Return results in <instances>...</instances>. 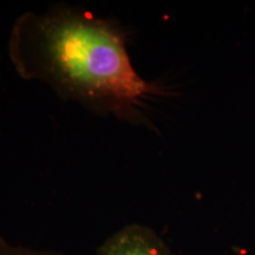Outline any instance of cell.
I'll return each instance as SVG.
<instances>
[{
    "instance_id": "obj_2",
    "label": "cell",
    "mask_w": 255,
    "mask_h": 255,
    "mask_svg": "<svg viewBox=\"0 0 255 255\" xmlns=\"http://www.w3.org/2000/svg\"><path fill=\"white\" fill-rule=\"evenodd\" d=\"M97 255H173L163 240L150 228L128 225L108 238Z\"/></svg>"
},
{
    "instance_id": "obj_3",
    "label": "cell",
    "mask_w": 255,
    "mask_h": 255,
    "mask_svg": "<svg viewBox=\"0 0 255 255\" xmlns=\"http://www.w3.org/2000/svg\"><path fill=\"white\" fill-rule=\"evenodd\" d=\"M0 255H60L53 252H43L28 250V248L12 246L4 239L0 238Z\"/></svg>"
},
{
    "instance_id": "obj_1",
    "label": "cell",
    "mask_w": 255,
    "mask_h": 255,
    "mask_svg": "<svg viewBox=\"0 0 255 255\" xmlns=\"http://www.w3.org/2000/svg\"><path fill=\"white\" fill-rule=\"evenodd\" d=\"M129 32L119 21L57 5L15 21L9 57L19 75L45 83L64 101L131 124H148L149 102L162 94L133 68Z\"/></svg>"
}]
</instances>
